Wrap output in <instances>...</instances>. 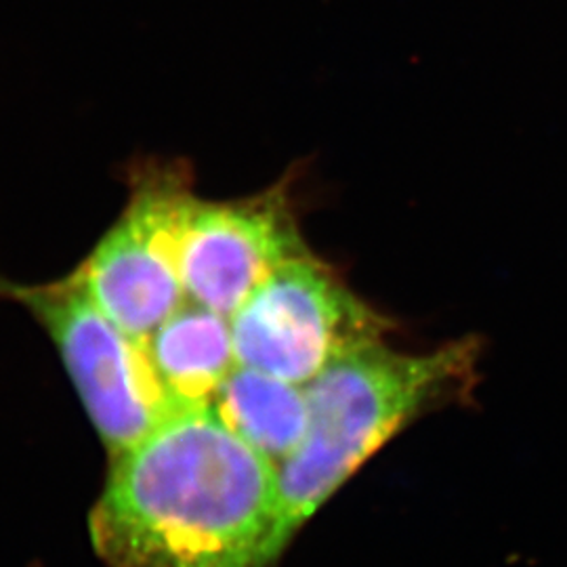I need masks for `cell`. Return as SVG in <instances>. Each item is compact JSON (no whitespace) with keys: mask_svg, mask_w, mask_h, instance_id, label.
Returning a JSON list of instances; mask_svg holds the SVG:
<instances>
[{"mask_svg":"<svg viewBox=\"0 0 567 567\" xmlns=\"http://www.w3.org/2000/svg\"><path fill=\"white\" fill-rule=\"evenodd\" d=\"M210 404L244 442L274 463H282L303 442L309 423L303 385L236 365Z\"/></svg>","mask_w":567,"mask_h":567,"instance_id":"ba28073f","label":"cell"},{"mask_svg":"<svg viewBox=\"0 0 567 567\" xmlns=\"http://www.w3.org/2000/svg\"><path fill=\"white\" fill-rule=\"evenodd\" d=\"M311 255L284 187L231 200H198L183 240L185 297L231 316L284 264Z\"/></svg>","mask_w":567,"mask_h":567,"instance_id":"8992f818","label":"cell"},{"mask_svg":"<svg viewBox=\"0 0 567 567\" xmlns=\"http://www.w3.org/2000/svg\"><path fill=\"white\" fill-rule=\"evenodd\" d=\"M475 339L426 353H400L383 341L358 347L305 385L303 442L278 466L274 524L264 550L269 567L292 534L402 426L458 400L477 379Z\"/></svg>","mask_w":567,"mask_h":567,"instance_id":"7a4b0ae2","label":"cell"},{"mask_svg":"<svg viewBox=\"0 0 567 567\" xmlns=\"http://www.w3.org/2000/svg\"><path fill=\"white\" fill-rule=\"evenodd\" d=\"M0 297L23 305L49 332L112 456L135 446L179 408L164 389L145 341L103 313L76 271L37 286L0 278Z\"/></svg>","mask_w":567,"mask_h":567,"instance_id":"3957f363","label":"cell"},{"mask_svg":"<svg viewBox=\"0 0 567 567\" xmlns=\"http://www.w3.org/2000/svg\"><path fill=\"white\" fill-rule=\"evenodd\" d=\"M196 204L187 173L177 166L143 168L121 219L76 269L103 313L140 341L187 299L183 240Z\"/></svg>","mask_w":567,"mask_h":567,"instance_id":"5b68a950","label":"cell"},{"mask_svg":"<svg viewBox=\"0 0 567 567\" xmlns=\"http://www.w3.org/2000/svg\"><path fill=\"white\" fill-rule=\"evenodd\" d=\"M145 344L164 389L177 405L210 404L238 365L229 318L189 299Z\"/></svg>","mask_w":567,"mask_h":567,"instance_id":"52a82bcc","label":"cell"},{"mask_svg":"<svg viewBox=\"0 0 567 567\" xmlns=\"http://www.w3.org/2000/svg\"><path fill=\"white\" fill-rule=\"evenodd\" d=\"M93 540L112 567H264L278 468L213 404L182 405L114 456Z\"/></svg>","mask_w":567,"mask_h":567,"instance_id":"6da1fadb","label":"cell"},{"mask_svg":"<svg viewBox=\"0 0 567 567\" xmlns=\"http://www.w3.org/2000/svg\"><path fill=\"white\" fill-rule=\"evenodd\" d=\"M229 324L238 365L303 386L344 353L383 341L389 328L311 255L278 267Z\"/></svg>","mask_w":567,"mask_h":567,"instance_id":"277c9868","label":"cell"}]
</instances>
